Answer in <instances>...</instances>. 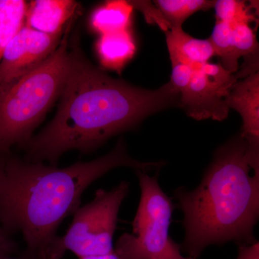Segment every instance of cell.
Instances as JSON below:
<instances>
[{
  "instance_id": "6da1fadb",
  "label": "cell",
  "mask_w": 259,
  "mask_h": 259,
  "mask_svg": "<svg viewBox=\"0 0 259 259\" xmlns=\"http://www.w3.org/2000/svg\"><path fill=\"white\" fill-rule=\"evenodd\" d=\"M59 98L53 120L20 147L26 161L57 166L71 150L93 152L150 115L178 107L180 93L170 81L146 90L105 74L83 54L76 31L69 44V67Z\"/></svg>"
},
{
  "instance_id": "7a4b0ae2",
  "label": "cell",
  "mask_w": 259,
  "mask_h": 259,
  "mask_svg": "<svg viewBox=\"0 0 259 259\" xmlns=\"http://www.w3.org/2000/svg\"><path fill=\"white\" fill-rule=\"evenodd\" d=\"M165 164L164 161L135 159L123 139L101 157L65 168L10 153L0 172V223L10 234L21 233L28 259H59L58 228L81 206L89 186L118 167L148 173L159 171Z\"/></svg>"
},
{
  "instance_id": "3957f363",
  "label": "cell",
  "mask_w": 259,
  "mask_h": 259,
  "mask_svg": "<svg viewBox=\"0 0 259 259\" xmlns=\"http://www.w3.org/2000/svg\"><path fill=\"white\" fill-rule=\"evenodd\" d=\"M175 198L184 214L185 237L181 248L197 259L211 245L257 241L259 216V156L249 151L241 134L216 149L194 190L179 187Z\"/></svg>"
},
{
  "instance_id": "277c9868",
  "label": "cell",
  "mask_w": 259,
  "mask_h": 259,
  "mask_svg": "<svg viewBox=\"0 0 259 259\" xmlns=\"http://www.w3.org/2000/svg\"><path fill=\"white\" fill-rule=\"evenodd\" d=\"M66 27L60 44L44 64L0 90V151L21 147L59 99L69 67V34Z\"/></svg>"
},
{
  "instance_id": "5b68a950",
  "label": "cell",
  "mask_w": 259,
  "mask_h": 259,
  "mask_svg": "<svg viewBox=\"0 0 259 259\" xmlns=\"http://www.w3.org/2000/svg\"><path fill=\"white\" fill-rule=\"evenodd\" d=\"M141 198L131 233L118 238L114 252L119 259H193L181 253V245L169 235L175 204L162 190L158 174L150 177L136 171Z\"/></svg>"
},
{
  "instance_id": "8992f818",
  "label": "cell",
  "mask_w": 259,
  "mask_h": 259,
  "mask_svg": "<svg viewBox=\"0 0 259 259\" xmlns=\"http://www.w3.org/2000/svg\"><path fill=\"white\" fill-rule=\"evenodd\" d=\"M129 182L122 181L107 191L100 189L91 202L79 206L66 234L59 236L57 252L63 258L67 250L79 258L114 252L113 237L121 205L128 195Z\"/></svg>"
},
{
  "instance_id": "52a82bcc",
  "label": "cell",
  "mask_w": 259,
  "mask_h": 259,
  "mask_svg": "<svg viewBox=\"0 0 259 259\" xmlns=\"http://www.w3.org/2000/svg\"><path fill=\"white\" fill-rule=\"evenodd\" d=\"M239 79L237 73L229 72L220 64L195 65L190 85L180 94L179 107L194 120H224L230 111L227 97Z\"/></svg>"
},
{
  "instance_id": "ba28073f",
  "label": "cell",
  "mask_w": 259,
  "mask_h": 259,
  "mask_svg": "<svg viewBox=\"0 0 259 259\" xmlns=\"http://www.w3.org/2000/svg\"><path fill=\"white\" fill-rule=\"evenodd\" d=\"M61 35H49L25 25L8 44L0 61V90L40 66L60 44Z\"/></svg>"
},
{
  "instance_id": "9c48e42d",
  "label": "cell",
  "mask_w": 259,
  "mask_h": 259,
  "mask_svg": "<svg viewBox=\"0 0 259 259\" xmlns=\"http://www.w3.org/2000/svg\"><path fill=\"white\" fill-rule=\"evenodd\" d=\"M228 109L241 115L243 126L240 134L250 151L259 153V73L245 76L233 85L226 98Z\"/></svg>"
},
{
  "instance_id": "30bf717a",
  "label": "cell",
  "mask_w": 259,
  "mask_h": 259,
  "mask_svg": "<svg viewBox=\"0 0 259 259\" xmlns=\"http://www.w3.org/2000/svg\"><path fill=\"white\" fill-rule=\"evenodd\" d=\"M78 4L72 0H34L28 3L25 25L49 35H61L76 17Z\"/></svg>"
},
{
  "instance_id": "8fae6325",
  "label": "cell",
  "mask_w": 259,
  "mask_h": 259,
  "mask_svg": "<svg viewBox=\"0 0 259 259\" xmlns=\"http://www.w3.org/2000/svg\"><path fill=\"white\" fill-rule=\"evenodd\" d=\"M166 40L171 62H181L195 66L209 63L215 56L209 39L191 36L182 27H175L166 32Z\"/></svg>"
},
{
  "instance_id": "7c38bea8",
  "label": "cell",
  "mask_w": 259,
  "mask_h": 259,
  "mask_svg": "<svg viewBox=\"0 0 259 259\" xmlns=\"http://www.w3.org/2000/svg\"><path fill=\"white\" fill-rule=\"evenodd\" d=\"M96 49L104 67L120 71L134 57L136 47L131 30L127 29L100 35Z\"/></svg>"
},
{
  "instance_id": "4fadbf2b",
  "label": "cell",
  "mask_w": 259,
  "mask_h": 259,
  "mask_svg": "<svg viewBox=\"0 0 259 259\" xmlns=\"http://www.w3.org/2000/svg\"><path fill=\"white\" fill-rule=\"evenodd\" d=\"M132 5L128 1H108L94 10L90 25L100 35L129 29Z\"/></svg>"
},
{
  "instance_id": "5bb4252c",
  "label": "cell",
  "mask_w": 259,
  "mask_h": 259,
  "mask_svg": "<svg viewBox=\"0 0 259 259\" xmlns=\"http://www.w3.org/2000/svg\"><path fill=\"white\" fill-rule=\"evenodd\" d=\"M214 3L208 0H157L153 4L170 30L182 27L184 22L194 13L213 8Z\"/></svg>"
},
{
  "instance_id": "9a60e30c",
  "label": "cell",
  "mask_w": 259,
  "mask_h": 259,
  "mask_svg": "<svg viewBox=\"0 0 259 259\" xmlns=\"http://www.w3.org/2000/svg\"><path fill=\"white\" fill-rule=\"evenodd\" d=\"M27 7L23 0H0V61L10 40L25 25Z\"/></svg>"
},
{
  "instance_id": "2e32d148",
  "label": "cell",
  "mask_w": 259,
  "mask_h": 259,
  "mask_svg": "<svg viewBox=\"0 0 259 259\" xmlns=\"http://www.w3.org/2000/svg\"><path fill=\"white\" fill-rule=\"evenodd\" d=\"M209 40L215 55L221 59V66L229 72L236 74L239 69V56L233 45L232 26L228 23L216 21Z\"/></svg>"
},
{
  "instance_id": "e0dca14e",
  "label": "cell",
  "mask_w": 259,
  "mask_h": 259,
  "mask_svg": "<svg viewBox=\"0 0 259 259\" xmlns=\"http://www.w3.org/2000/svg\"><path fill=\"white\" fill-rule=\"evenodd\" d=\"M213 8L215 11L216 21L223 22L231 25L238 23L251 24L255 21L254 15L244 1L218 0Z\"/></svg>"
},
{
  "instance_id": "ac0fdd59",
  "label": "cell",
  "mask_w": 259,
  "mask_h": 259,
  "mask_svg": "<svg viewBox=\"0 0 259 259\" xmlns=\"http://www.w3.org/2000/svg\"><path fill=\"white\" fill-rule=\"evenodd\" d=\"M172 73L170 82L180 94L185 92L192 80L193 66L181 62H171Z\"/></svg>"
},
{
  "instance_id": "d6986e66",
  "label": "cell",
  "mask_w": 259,
  "mask_h": 259,
  "mask_svg": "<svg viewBox=\"0 0 259 259\" xmlns=\"http://www.w3.org/2000/svg\"><path fill=\"white\" fill-rule=\"evenodd\" d=\"M10 235L0 223V259L8 258L16 250V243Z\"/></svg>"
},
{
  "instance_id": "ffe728a7",
  "label": "cell",
  "mask_w": 259,
  "mask_h": 259,
  "mask_svg": "<svg viewBox=\"0 0 259 259\" xmlns=\"http://www.w3.org/2000/svg\"><path fill=\"white\" fill-rule=\"evenodd\" d=\"M236 259H259V243L238 245V254Z\"/></svg>"
},
{
  "instance_id": "44dd1931",
  "label": "cell",
  "mask_w": 259,
  "mask_h": 259,
  "mask_svg": "<svg viewBox=\"0 0 259 259\" xmlns=\"http://www.w3.org/2000/svg\"><path fill=\"white\" fill-rule=\"evenodd\" d=\"M79 259H119L118 257L116 255L115 252H112L109 254L95 255V256L84 257Z\"/></svg>"
},
{
  "instance_id": "7402d4cb",
  "label": "cell",
  "mask_w": 259,
  "mask_h": 259,
  "mask_svg": "<svg viewBox=\"0 0 259 259\" xmlns=\"http://www.w3.org/2000/svg\"><path fill=\"white\" fill-rule=\"evenodd\" d=\"M9 153H5L3 151H0V172L3 169V166H4L5 161H6L7 158H8Z\"/></svg>"
},
{
  "instance_id": "603a6c76",
  "label": "cell",
  "mask_w": 259,
  "mask_h": 259,
  "mask_svg": "<svg viewBox=\"0 0 259 259\" xmlns=\"http://www.w3.org/2000/svg\"><path fill=\"white\" fill-rule=\"evenodd\" d=\"M3 259H8V258H3Z\"/></svg>"
}]
</instances>
